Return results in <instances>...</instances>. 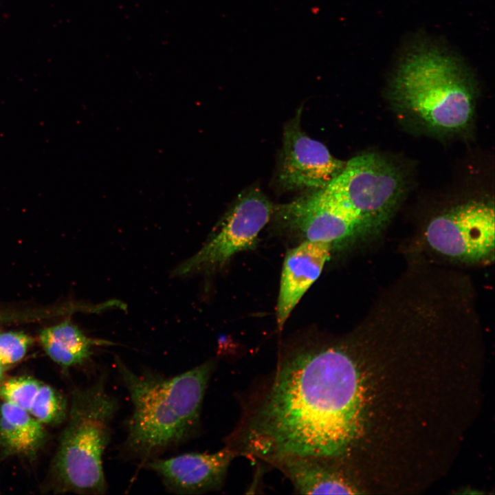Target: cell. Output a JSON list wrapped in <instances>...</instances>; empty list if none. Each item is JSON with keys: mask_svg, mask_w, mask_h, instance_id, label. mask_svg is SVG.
Here are the masks:
<instances>
[{"mask_svg": "<svg viewBox=\"0 0 495 495\" xmlns=\"http://www.w3.org/2000/svg\"><path fill=\"white\" fill-rule=\"evenodd\" d=\"M67 399L52 386L42 383L29 412L43 425H58L66 419Z\"/></svg>", "mask_w": 495, "mask_h": 495, "instance_id": "13", "label": "cell"}, {"mask_svg": "<svg viewBox=\"0 0 495 495\" xmlns=\"http://www.w3.org/2000/svg\"><path fill=\"white\" fill-rule=\"evenodd\" d=\"M332 246L304 241L286 254L281 272L276 318L281 330L301 298L320 276L329 259Z\"/></svg>", "mask_w": 495, "mask_h": 495, "instance_id": "10", "label": "cell"}, {"mask_svg": "<svg viewBox=\"0 0 495 495\" xmlns=\"http://www.w3.org/2000/svg\"><path fill=\"white\" fill-rule=\"evenodd\" d=\"M273 214L283 228L305 241L330 244L333 250L370 236L373 233L344 204L324 187L274 206Z\"/></svg>", "mask_w": 495, "mask_h": 495, "instance_id": "6", "label": "cell"}, {"mask_svg": "<svg viewBox=\"0 0 495 495\" xmlns=\"http://www.w3.org/2000/svg\"><path fill=\"white\" fill-rule=\"evenodd\" d=\"M41 384V382L29 376L5 379L0 386V397L3 402L29 411Z\"/></svg>", "mask_w": 495, "mask_h": 495, "instance_id": "14", "label": "cell"}, {"mask_svg": "<svg viewBox=\"0 0 495 495\" xmlns=\"http://www.w3.org/2000/svg\"><path fill=\"white\" fill-rule=\"evenodd\" d=\"M373 233L396 208L403 188L399 170L375 153H364L345 162L325 187Z\"/></svg>", "mask_w": 495, "mask_h": 495, "instance_id": "4", "label": "cell"}, {"mask_svg": "<svg viewBox=\"0 0 495 495\" xmlns=\"http://www.w3.org/2000/svg\"><path fill=\"white\" fill-rule=\"evenodd\" d=\"M34 339L22 331H0V364L6 370L22 360Z\"/></svg>", "mask_w": 495, "mask_h": 495, "instance_id": "15", "label": "cell"}, {"mask_svg": "<svg viewBox=\"0 0 495 495\" xmlns=\"http://www.w3.org/2000/svg\"><path fill=\"white\" fill-rule=\"evenodd\" d=\"M115 364L132 404L122 447L125 457L144 465L196 434L213 360L171 377L137 373L118 357Z\"/></svg>", "mask_w": 495, "mask_h": 495, "instance_id": "1", "label": "cell"}, {"mask_svg": "<svg viewBox=\"0 0 495 495\" xmlns=\"http://www.w3.org/2000/svg\"><path fill=\"white\" fill-rule=\"evenodd\" d=\"M394 103L432 129L457 131L471 121L475 83L466 64L428 38L413 40L399 56L390 82Z\"/></svg>", "mask_w": 495, "mask_h": 495, "instance_id": "2", "label": "cell"}, {"mask_svg": "<svg viewBox=\"0 0 495 495\" xmlns=\"http://www.w3.org/2000/svg\"><path fill=\"white\" fill-rule=\"evenodd\" d=\"M46 438L44 425L28 411L3 402L0 405V448L6 454L34 457Z\"/></svg>", "mask_w": 495, "mask_h": 495, "instance_id": "12", "label": "cell"}, {"mask_svg": "<svg viewBox=\"0 0 495 495\" xmlns=\"http://www.w3.org/2000/svg\"><path fill=\"white\" fill-rule=\"evenodd\" d=\"M494 209L490 204L472 201L434 217L425 237L432 250L464 262H477L494 252Z\"/></svg>", "mask_w": 495, "mask_h": 495, "instance_id": "7", "label": "cell"}, {"mask_svg": "<svg viewBox=\"0 0 495 495\" xmlns=\"http://www.w3.org/2000/svg\"><path fill=\"white\" fill-rule=\"evenodd\" d=\"M38 340L47 356L66 368L87 361L94 346L115 344L109 340L88 337L69 318L41 329Z\"/></svg>", "mask_w": 495, "mask_h": 495, "instance_id": "11", "label": "cell"}, {"mask_svg": "<svg viewBox=\"0 0 495 495\" xmlns=\"http://www.w3.org/2000/svg\"><path fill=\"white\" fill-rule=\"evenodd\" d=\"M274 206L258 187L245 189L216 226L203 247L179 264L172 274L184 276L223 267L242 251L254 248L261 230L269 222Z\"/></svg>", "mask_w": 495, "mask_h": 495, "instance_id": "5", "label": "cell"}, {"mask_svg": "<svg viewBox=\"0 0 495 495\" xmlns=\"http://www.w3.org/2000/svg\"><path fill=\"white\" fill-rule=\"evenodd\" d=\"M106 382L102 374L91 385L72 392L67 424L51 467L58 492H107L103 456L111 441L119 403L108 391Z\"/></svg>", "mask_w": 495, "mask_h": 495, "instance_id": "3", "label": "cell"}, {"mask_svg": "<svg viewBox=\"0 0 495 495\" xmlns=\"http://www.w3.org/2000/svg\"><path fill=\"white\" fill-rule=\"evenodd\" d=\"M302 107L284 126L277 178L286 190H314L325 187L342 170L345 162L332 155L322 142L300 126Z\"/></svg>", "mask_w": 495, "mask_h": 495, "instance_id": "8", "label": "cell"}, {"mask_svg": "<svg viewBox=\"0 0 495 495\" xmlns=\"http://www.w3.org/2000/svg\"><path fill=\"white\" fill-rule=\"evenodd\" d=\"M234 453L226 446L208 452H188L168 459H153L144 468L155 472L166 489L177 494H200L219 490Z\"/></svg>", "mask_w": 495, "mask_h": 495, "instance_id": "9", "label": "cell"}, {"mask_svg": "<svg viewBox=\"0 0 495 495\" xmlns=\"http://www.w3.org/2000/svg\"><path fill=\"white\" fill-rule=\"evenodd\" d=\"M5 371L6 370L2 367V366L0 364V386L5 380Z\"/></svg>", "mask_w": 495, "mask_h": 495, "instance_id": "16", "label": "cell"}]
</instances>
